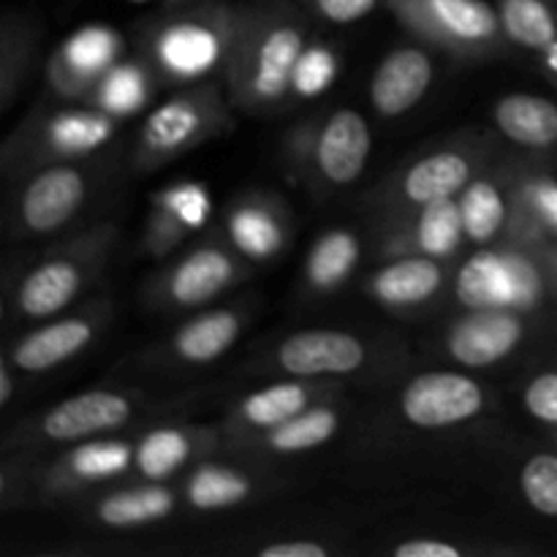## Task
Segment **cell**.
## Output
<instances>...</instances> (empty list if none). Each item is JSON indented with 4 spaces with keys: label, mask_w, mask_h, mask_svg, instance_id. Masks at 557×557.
<instances>
[{
    "label": "cell",
    "mask_w": 557,
    "mask_h": 557,
    "mask_svg": "<svg viewBox=\"0 0 557 557\" xmlns=\"http://www.w3.org/2000/svg\"><path fill=\"white\" fill-rule=\"evenodd\" d=\"M136 441L128 438H90L71 444L49 466L33 476L36 495L41 500H60L79 495L96 484L114 482L134 471Z\"/></svg>",
    "instance_id": "13"
},
{
    "label": "cell",
    "mask_w": 557,
    "mask_h": 557,
    "mask_svg": "<svg viewBox=\"0 0 557 557\" xmlns=\"http://www.w3.org/2000/svg\"><path fill=\"white\" fill-rule=\"evenodd\" d=\"M500 134L522 147H553L557 141V103L531 92H509L493 107Z\"/></svg>",
    "instance_id": "32"
},
{
    "label": "cell",
    "mask_w": 557,
    "mask_h": 557,
    "mask_svg": "<svg viewBox=\"0 0 557 557\" xmlns=\"http://www.w3.org/2000/svg\"><path fill=\"white\" fill-rule=\"evenodd\" d=\"M134 3H150V0H134Z\"/></svg>",
    "instance_id": "44"
},
{
    "label": "cell",
    "mask_w": 557,
    "mask_h": 557,
    "mask_svg": "<svg viewBox=\"0 0 557 557\" xmlns=\"http://www.w3.org/2000/svg\"><path fill=\"white\" fill-rule=\"evenodd\" d=\"M555 3H557V0H555Z\"/></svg>",
    "instance_id": "45"
},
{
    "label": "cell",
    "mask_w": 557,
    "mask_h": 557,
    "mask_svg": "<svg viewBox=\"0 0 557 557\" xmlns=\"http://www.w3.org/2000/svg\"><path fill=\"white\" fill-rule=\"evenodd\" d=\"M490 150L482 141H460V145L438 147L428 156L417 158L381 185L379 205L386 215L417 210L444 199H460L471 180L487 166Z\"/></svg>",
    "instance_id": "9"
},
{
    "label": "cell",
    "mask_w": 557,
    "mask_h": 557,
    "mask_svg": "<svg viewBox=\"0 0 557 557\" xmlns=\"http://www.w3.org/2000/svg\"><path fill=\"white\" fill-rule=\"evenodd\" d=\"M117 226L96 223L87 232L74 234L58 248L47 250L16 283L11 294V315L25 321L54 319L76 302L109 264Z\"/></svg>",
    "instance_id": "3"
},
{
    "label": "cell",
    "mask_w": 557,
    "mask_h": 557,
    "mask_svg": "<svg viewBox=\"0 0 557 557\" xmlns=\"http://www.w3.org/2000/svg\"><path fill=\"white\" fill-rule=\"evenodd\" d=\"M239 5L228 0H188L161 5L141 30V58L169 85L223 76Z\"/></svg>",
    "instance_id": "2"
},
{
    "label": "cell",
    "mask_w": 557,
    "mask_h": 557,
    "mask_svg": "<svg viewBox=\"0 0 557 557\" xmlns=\"http://www.w3.org/2000/svg\"><path fill=\"white\" fill-rule=\"evenodd\" d=\"M341 74V54L335 47L324 41H308L302 54L297 58L292 74V98L294 101H313L321 98Z\"/></svg>",
    "instance_id": "37"
},
{
    "label": "cell",
    "mask_w": 557,
    "mask_h": 557,
    "mask_svg": "<svg viewBox=\"0 0 557 557\" xmlns=\"http://www.w3.org/2000/svg\"><path fill=\"white\" fill-rule=\"evenodd\" d=\"M466 549L460 544L444 542V539H408L392 549L395 557H462Z\"/></svg>",
    "instance_id": "41"
},
{
    "label": "cell",
    "mask_w": 557,
    "mask_h": 557,
    "mask_svg": "<svg viewBox=\"0 0 557 557\" xmlns=\"http://www.w3.org/2000/svg\"><path fill=\"white\" fill-rule=\"evenodd\" d=\"M332 395H335L332 386L310 379H288L270 386H261V389L239 397L228 408L226 422H223V435L228 438V444L245 446L256 435L288 422V419L308 411L315 403L330 400Z\"/></svg>",
    "instance_id": "17"
},
{
    "label": "cell",
    "mask_w": 557,
    "mask_h": 557,
    "mask_svg": "<svg viewBox=\"0 0 557 557\" xmlns=\"http://www.w3.org/2000/svg\"><path fill=\"white\" fill-rule=\"evenodd\" d=\"M419 41L460 60H490L511 47L498 9L487 0H384Z\"/></svg>",
    "instance_id": "5"
},
{
    "label": "cell",
    "mask_w": 557,
    "mask_h": 557,
    "mask_svg": "<svg viewBox=\"0 0 557 557\" xmlns=\"http://www.w3.org/2000/svg\"><path fill=\"white\" fill-rule=\"evenodd\" d=\"M389 218L381 243L384 253L389 256H430V259L451 261L468 239L457 199L433 201Z\"/></svg>",
    "instance_id": "19"
},
{
    "label": "cell",
    "mask_w": 557,
    "mask_h": 557,
    "mask_svg": "<svg viewBox=\"0 0 557 557\" xmlns=\"http://www.w3.org/2000/svg\"><path fill=\"white\" fill-rule=\"evenodd\" d=\"M177 509V493L166 482H145L117 487L92 504V520L107 528H141L161 522Z\"/></svg>",
    "instance_id": "29"
},
{
    "label": "cell",
    "mask_w": 557,
    "mask_h": 557,
    "mask_svg": "<svg viewBox=\"0 0 557 557\" xmlns=\"http://www.w3.org/2000/svg\"><path fill=\"white\" fill-rule=\"evenodd\" d=\"M455 288L462 308L528 310L544 299L547 277L536 253L500 239L460 267Z\"/></svg>",
    "instance_id": "8"
},
{
    "label": "cell",
    "mask_w": 557,
    "mask_h": 557,
    "mask_svg": "<svg viewBox=\"0 0 557 557\" xmlns=\"http://www.w3.org/2000/svg\"><path fill=\"white\" fill-rule=\"evenodd\" d=\"M223 232L248 261H270L288 245L292 223L286 205L275 196L248 194L228 207Z\"/></svg>",
    "instance_id": "22"
},
{
    "label": "cell",
    "mask_w": 557,
    "mask_h": 557,
    "mask_svg": "<svg viewBox=\"0 0 557 557\" xmlns=\"http://www.w3.org/2000/svg\"><path fill=\"white\" fill-rule=\"evenodd\" d=\"M522 495L544 517H557V457L536 455L522 466Z\"/></svg>",
    "instance_id": "38"
},
{
    "label": "cell",
    "mask_w": 557,
    "mask_h": 557,
    "mask_svg": "<svg viewBox=\"0 0 557 557\" xmlns=\"http://www.w3.org/2000/svg\"><path fill=\"white\" fill-rule=\"evenodd\" d=\"M85 161L49 163L30 172L11 212L16 237H47L74 223L96 188V174Z\"/></svg>",
    "instance_id": "10"
},
{
    "label": "cell",
    "mask_w": 557,
    "mask_h": 557,
    "mask_svg": "<svg viewBox=\"0 0 557 557\" xmlns=\"http://www.w3.org/2000/svg\"><path fill=\"white\" fill-rule=\"evenodd\" d=\"M343 413L341 408L332 406L330 400H321L315 406H310L308 411L297 413L288 422L277 424V428L267 430V433L256 435L253 441L245 444V449H253L259 455H302V451L315 449V446H324L326 441H332L341 430Z\"/></svg>",
    "instance_id": "30"
},
{
    "label": "cell",
    "mask_w": 557,
    "mask_h": 557,
    "mask_svg": "<svg viewBox=\"0 0 557 557\" xmlns=\"http://www.w3.org/2000/svg\"><path fill=\"white\" fill-rule=\"evenodd\" d=\"M232 128V101L223 76L185 85L163 103H158L141 123L134 147V166L139 172H158L196 150L212 136Z\"/></svg>",
    "instance_id": "4"
},
{
    "label": "cell",
    "mask_w": 557,
    "mask_h": 557,
    "mask_svg": "<svg viewBox=\"0 0 557 557\" xmlns=\"http://www.w3.org/2000/svg\"><path fill=\"white\" fill-rule=\"evenodd\" d=\"M487 406L484 389L473 379L451 370L422 373L406 384L400 413L419 430H446L471 422Z\"/></svg>",
    "instance_id": "16"
},
{
    "label": "cell",
    "mask_w": 557,
    "mask_h": 557,
    "mask_svg": "<svg viewBox=\"0 0 557 557\" xmlns=\"http://www.w3.org/2000/svg\"><path fill=\"white\" fill-rule=\"evenodd\" d=\"M525 408L544 424H557V373H542L528 384Z\"/></svg>",
    "instance_id": "40"
},
{
    "label": "cell",
    "mask_w": 557,
    "mask_h": 557,
    "mask_svg": "<svg viewBox=\"0 0 557 557\" xmlns=\"http://www.w3.org/2000/svg\"><path fill=\"white\" fill-rule=\"evenodd\" d=\"M511 196H515L511 169L484 166L471 180V185L457 199L468 243L495 245L506 237L511 221Z\"/></svg>",
    "instance_id": "27"
},
{
    "label": "cell",
    "mask_w": 557,
    "mask_h": 557,
    "mask_svg": "<svg viewBox=\"0 0 557 557\" xmlns=\"http://www.w3.org/2000/svg\"><path fill=\"white\" fill-rule=\"evenodd\" d=\"M248 313L243 308H218L185 321L161 348L166 364L177 368H205L218 362L243 335Z\"/></svg>",
    "instance_id": "24"
},
{
    "label": "cell",
    "mask_w": 557,
    "mask_h": 557,
    "mask_svg": "<svg viewBox=\"0 0 557 557\" xmlns=\"http://www.w3.org/2000/svg\"><path fill=\"white\" fill-rule=\"evenodd\" d=\"M433 58L422 47L392 49L370 82V103L381 117H400L422 101L433 85Z\"/></svg>",
    "instance_id": "25"
},
{
    "label": "cell",
    "mask_w": 557,
    "mask_h": 557,
    "mask_svg": "<svg viewBox=\"0 0 557 557\" xmlns=\"http://www.w3.org/2000/svg\"><path fill=\"white\" fill-rule=\"evenodd\" d=\"M272 364L288 379H335L362 370L368 364V346L351 332L302 330L277 343Z\"/></svg>",
    "instance_id": "18"
},
{
    "label": "cell",
    "mask_w": 557,
    "mask_h": 557,
    "mask_svg": "<svg viewBox=\"0 0 557 557\" xmlns=\"http://www.w3.org/2000/svg\"><path fill=\"white\" fill-rule=\"evenodd\" d=\"M14 397V364L3 357V368H0V403L9 406Z\"/></svg>",
    "instance_id": "43"
},
{
    "label": "cell",
    "mask_w": 557,
    "mask_h": 557,
    "mask_svg": "<svg viewBox=\"0 0 557 557\" xmlns=\"http://www.w3.org/2000/svg\"><path fill=\"white\" fill-rule=\"evenodd\" d=\"M123 36L109 25H85L54 49L47 82L60 101H85L96 82L123 58Z\"/></svg>",
    "instance_id": "15"
},
{
    "label": "cell",
    "mask_w": 557,
    "mask_h": 557,
    "mask_svg": "<svg viewBox=\"0 0 557 557\" xmlns=\"http://www.w3.org/2000/svg\"><path fill=\"white\" fill-rule=\"evenodd\" d=\"M109 319H112V302L96 299L76 313L49 321V324H41L38 330L22 335L5 351V359L14 364L16 373H49V370L79 357L87 346H92V341L101 335Z\"/></svg>",
    "instance_id": "14"
},
{
    "label": "cell",
    "mask_w": 557,
    "mask_h": 557,
    "mask_svg": "<svg viewBox=\"0 0 557 557\" xmlns=\"http://www.w3.org/2000/svg\"><path fill=\"white\" fill-rule=\"evenodd\" d=\"M302 3L332 25H351L373 14L384 0H302Z\"/></svg>",
    "instance_id": "39"
},
{
    "label": "cell",
    "mask_w": 557,
    "mask_h": 557,
    "mask_svg": "<svg viewBox=\"0 0 557 557\" xmlns=\"http://www.w3.org/2000/svg\"><path fill=\"white\" fill-rule=\"evenodd\" d=\"M308 44V22L294 0L239 5L223 82L232 107L270 112L292 98V74Z\"/></svg>",
    "instance_id": "1"
},
{
    "label": "cell",
    "mask_w": 557,
    "mask_h": 557,
    "mask_svg": "<svg viewBox=\"0 0 557 557\" xmlns=\"http://www.w3.org/2000/svg\"><path fill=\"white\" fill-rule=\"evenodd\" d=\"M136 411H139L136 395L117 389H87L49 408L36 422L27 424L25 433L36 444L71 446L120 433L134 422Z\"/></svg>",
    "instance_id": "12"
},
{
    "label": "cell",
    "mask_w": 557,
    "mask_h": 557,
    "mask_svg": "<svg viewBox=\"0 0 557 557\" xmlns=\"http://www.w3.org/2000/svg\"><path fill=\"white\" fill-rule=\"evenodd\" d=\"M36 52V30L22 16L5 14L0 27V101L3 109L14 103Z\"/></svg>",
    "instance_id": "36"
},
{
    "label": "cell",
    "mask_w": 557,
    "mask_h": 557,
    "mask_svg": "<svg viewBox=\"0 0 557 557\" xmlns=\"http://www.w3.org/2000/svg\"><path fill=\"white\" fill-rule=\"evenodd\" d=\"M248 259L223 239H207L161 272L150 299L163 310H194L245 281Z\"/></svg>",
    "instance_id": "11"
},
{
    "label": "cell",
    "mask_w": 557,
    "mask_h": 557,
    "mask_svg": "<svg viewBox=\"0 0 557 557\" xmlns=\"http://www.w3.org/2000/svg\"><path fill=\"white\" fill-rule=\"evenodd\" d=\"M212 215V196L205 183L180 180L163 185L150 196L141 248L152 259H163L185 243L190 234L201 232Z\"/></svg>",
    "instance_id": "21"
},
{
    "label": "cell",
    "mask_w": 557,
    "mask_h": 557,
    "mask_svg": "<svg viewBox=\"0 0 557 557\" xmlns=\"http://www.w3.org/2000/svg\"><path fill=\"white\" fill-rule=\"evenodd\" d=\"M506 243L531 250L542 259L549 245H557V183L549 177H515L511 221Z\"/></svg>",
    "instance_id": "28"
},
{
    "label": "cell",
    "mask_w": 557,
    "mask_h": 557,
    "mask_svg": "<svg viewBox=\"0 0 557 557\" xmlns=\"http://www.w3.org/2000/svg\"><path fill=\"white\" fill-rule=\"evenodd\" d=\"M332 549L313 539H288V542L267 544L259 549V557H326Z\"/></svg>",
    "instance_id": "42"
},
{
    "label": "cell",
    "mask_w": 557,
    "mask_h": 557,
    "mask_svg": "<svg viewBox=\"0 0 557 557\" xmlns=\"http://www.w3.org/2000/svg\"><path fill=\"white\" fill-rule=\"evenodd\" d=\"M362 243L351 228H330L321 234L305 259L302 275L310 294H332L354 275Z\"/></svg>",
    "instance_id": "33"
},
{
    "label": "cell",
    "mask_w": 557,
    "mask_h": 557,
    "mask_svg": "<svg viewBox=\"0 0 557 557\" xmlns=\"http://www.w3.org/2000/svg\"><path fill=\"white\" fill-rule=\"evenodd\" d=\"M446 264L449 261L430 256H395L368 277L364 292L386 310H417L441 294L449 270Z\"/></svg>",
    "instance_id": "23"
},
{
    "label": "cell",
    "mask_w": 557,
    "mask_h": 557,
    "mask_svg": "<svg viewBox=\"0 0 557 557\" xmlns=\"http://www.w3.org/2000/svg\"><path fill=\"white\" fill-rule=\"evenodd\" d=\"M525 341L522 310L466 308L446 332V351L466 368H493Z\"/></svg>",
    "instance_id": "20"
},
{
    "label": "cell",
    "mask_w": 557,
    "mask_h": 557,
    "mask_svg": "<svg viewBox=\"0 0 557 557\" xmlns=\"http://www.w3.org/2000/svg\"><path fill=\"white\" fill-rule=\"evenodd\" d=\"M509 44L547 52L557 41V16L547 0H495Z\"/></svg>",
    "instance_id": "35"
},
{
    "label": "cell",
    "mask_w": 557,
    "mask_h": 557,
    "mask_svg": "<svg viewBox=\"0 0 557 557\" xmlns=\"http://www.w3.org/2000/svg\"><path fill=\"white\" fill-rule=\"evenodd\" d=\"M156 71L147 65V60L141 54L139 58H120L96 82V87L87 92V98L82 103L101 109V112L112 114L117 120H125L147 107V101L152 98V90H156Z\"/></svg>",
    "instance_id": "31"
},
{
    "label": "cell",
    "mask_w": 557,
    "mask_h": 557,
    "mask_svg": "<svg viewBox=\"0 0 557 557\" xmlns=\"http://www.w3.org/2000/svg\"><path fill=\"white\" fill-rule=\"evenodd\" d=\"M373 134L357 109H335L288 139V156L321 188H348L364 172Z\"/></svg>",
    "instance_id": "7"
},
{
    "label": "cell",
    "mask_w": 557,
    "mask_h": 557,
    "mask_svg": "<svg viewBox=\"0 0 557 557\" xmlns=\"http://www.w3.org/2000/svg\"><path fill=\"white\" fill-rule=\"evenodd\" d=\"M256 495V482L243 468L223 462H196L183 487L185 504L194 511H223Z\"/></svg>",
    "instance_id": "34"
},
{
    "label": "cell",
    "mask_w": 557,
    "mask_h": 557,
    "mask_svg": "<svg viewBox=\"0 0 557 557\" xmlns=\"http://www.w3.org/2000/svg\"><path fill=\"white\" fill-rule=\"evenodd\" d=\"M221 433L194 424H158L136 441L134 471L145 482H166L190 460L207 455Z\"/></svg>",
    "instance_id": "26"
},
{
    "label": "cell",
    "mask_w": 557,
    "mask_h": 557,
    "mask_svg": "<svg viewBox=\"0 0 557 557\" xmlns=\"http://www.w3.org/2000/svg\"><path fill=\"white\" fill-rule=\"evenodd\" d=\"M120 120L96 107H63L27 120L5 145V166L36 169L49 163L85 161L117 136Z\"/></svg>",
    "instance_id": "6"
}]
</instances>
